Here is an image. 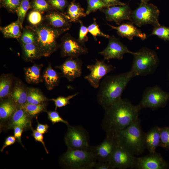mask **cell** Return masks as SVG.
Returning a JSON list of instances; mask_svg holds the SVG:
<instances>
[{
  "mask_svg": "<svg viewBox=\"0 0 169 169\" xmlns=\"http://www.w3.org/2000/svg\"><path fill=\"white\" fill-rule=\"evenodd\" d=\"M160 142V127L155 126L146 133L145 134L144 144L145 148L150 153L156 152L157 147L159 146Z\"/></svg>",
  "mask_w": 169,
  "mask_h": 169,
  "instance_id": "ffe728a7",
  "label": "cell"
},
{
  "mask_svg": "<svg viewBox=\"0 0 169 169\" xmlns=\"http://www.w3.org/2000/svg\"><path fill=\"white\" fill-rule=\"evenodd\" d=\"M11 96L15 103L22 105L27 102V91L21 84H18L15 86Z\"/></svg>",
  "mask_w": 169,
  "mask_h": 169,
  "instance_id": "484cf974",
  "label": "cell"
},
{
  "mask_svg": "<svg viewBox=\"0 0 169 169\" xmlns=\"http://www.w3.org/2000/svg\"><path fill=\"white\" fill-rule=\"evenodd\" d=\"M15 110V105L9 101L4 102L0 106V118L5 120L10 116Z\"/></svg>",
  "mask_w": 169,
  "mask_h": 169,
  "instance_id": "1f68e13d",
  "label": "cell"
},
{
  "mask_svg": "<svg viewBox=\"0 0 169 169\" xmlns=\"http://www.w3.org/2000/svg\"><path fill=\"white\" fill-rule=\"evenodd\" d=\"M160 13L157 7L153 4L141 2L136 9L132 10L130 22L139 27L148 24L154 27L159 26Z\"/></svg>",
  "mask_w": 169,
  "mask_h": 169,
  "instance_id": "52a82bcc",
  "label": "cell"
},
{
  "mask_svg": "<svg viewBox=\"0 0 169 169\" xmlns=\"http://www.w3.org/2000/svg\"><path fill=\"white\" fill-rule=\"evenodd\" d=\"M141 2L148 3L150 0H140Z\"/></svg>",
  "mask_w": 169,
  "mask_h": 169,
  "instance_id": "816d5d0a",
  "label": "cell"
},
{
  "mask_svg": "<svg viewBox=\"0 0 169 169\" xmlns=\"http://www.w3.org/2000/svg\"><path fill=\"white\" fill-rule=\"evenodd\" d=\"M22 108L28 115L34 116L44 110L45 105L43 104H33L26 102L21 106Z\"/></svg>",
  "mask_w": 169,
  "mask_h": 169,
  "instance_id": "d6a6232c",
  "label": "cell"
},
{
  "mask_svg": "<svg viewBox=\"0 0 169 169\" xmlns=\"http://www.w3.org/2000/svg\"><path fill=\"white\" fill-rule=\"evenodd\" d=\"M76 0H73L69 3L64 13L70 22H79L81 18L87 15L84 8L79 3H76Z\"/></svg>",
  "mask_w": 169,
  "mask_h": 169,
  "instance_id": "44dd1931",
  "label": "cell"
},
{
  "mask_svg": "<svg viewBox=\"0 0 169 169\" xmlns=\"http://www.w3.org/2000/svg\"><path fill=\"white\" fill-rule=\"evenodd\" d=\"M83 62L78 58L68 57L61 65L57 66L63 76L72 82L81 76L82 74Z\"/></svg>",
  "mask_w": 169,
  "mask_h": 169,
  "instance_id": "e0dca14e",
  "label": "cell"
},
{
  "mask_svg": "<svg viewBox=\"0 0 169 169\" xmlns=\"http://www.w3.org/2000/svg\"><path fill=\"white\" fill-rule=\"evenodd\" d=\"M30 8L44 13L55 10L46 0H32L30 2Z\"/></svg>",
  "mask_w": 169,
  "mask_h": 169,
  "instance_id": "4dcf8cb0",
  "label": "cell"
},
{
  "mask_svg": "<svg viewBox=\"0 0 169 169\" xmlns=\"http://www.w3.org/2000/svg\"><path fill=\"white\" fill-rule=\"evenodd\" d=\"M44 18L45 23L49 26L64 33L69 30L71 26L65 13L56 10L48 12Z\"/></svg>",
  "mask_w": 169,
  "mask_h": 169,
  "instance_id": "ac0fdd59",
  "label": "cell"
},
{
  "mask_svg": "<svg viewBox=\"0 0 169 169\" xmlns=\"http://www.w3.org/2000/svg\"><path fill=\"white\" fill-rule=\"evenodd\" d=\"M130 71L134 77L152 73L157 67L159 60L156 52L146 48H143L134 55Z\"/></svg>",
  "mask_w": 169,
  "mask_h": 169,
  "instance_id": "5b68a950",
  "label": "cell"
},
{
  "mask_svg": "<svg viewBox=\"0 0 169 169\" xmlns=\"http://www.w3.org/2000/svg\"><path fill=\"white\" fill-rule=\"evenodd\" d=\"M94 64L87 66L90 73L85 76L84 79L95 89H98L101 79L115 68L111 64L105 63V60H99L96 59Z\"/></svg>",
  "mask_w": 169,
  "mask_h": 169,
  "instance_id": "8fae6325",
  "label": "cell"
},
{
  "mask_svg": "<svg viewBox=\"0 0 169 169\" xmlns=\"http://www.w3.org/2000/svg\"><path fill=\"white\" fill-rule=\"evenodd\" d=\"M94 168L95 169H112L109 162L97 161Z\"/></svg>",
  "mask_w": 169,
  "mask_h": 169,
  "instance_id": "bcb514c9",
  "label": "cell"
},
{
  "mask_svg": "<svg viewBox=\"0 0 169 169\" xmlns=\"http://www.w3.org/2000/svg\"><path fill=\"white\" fill-rule=\"evenodd\" d=\"M65 142L68 150H88L89 138L87 131L80 126H70L65 136Z\"/></svg>",
  "mask_w": 169,
  "mask_h": 169,
  "instance_id": "ba28073f",
  "label": "cell"
},
{
  "mask_svg": "<svg viewBox=\"0 0 169 169\" xmlns=\"http://www.w3.org/2000/svg\"><path fill=\"white\" fill-rule=\"evenodd\" d=\"M78 22L80 24V27L78 39L81 43L84 44V43L88 40L87 35L88 32V28L84 25L81 20H79Z\"/></svg>",
  "mask_w": 169,
  "mask_h": 169,
  "instance_id": "7bdbcfd3",
  "label": "cell"
},
{
  "mask_svg": "<svg viewBox=\"0 0 169 169\" xmlns=\"http://www.w3.org/2000/svg\"><path fill=\"white\" fill-rule=\"evenodd\" d=\"M29 123L27 114L21 108L16 110L13 114L10 125L13 127L18 126L24 129L27 127Z\"/></svg>",
  "mask_w": 169,
  "mask_h": 169,
  "instance_id": "cb8c5ba5",
  "label": "cell"
},
{
  "mask_svg": "<svg viewBox=\"0 0 169 169\" xmlns=\"http://www.w3.org/2000/svg\"><path fill=\"white\" fill-rule=\"evenodd\" d=\"M49 128V126L47 124H42L38 123L36 130L42 134L46 133Z\"/></svg>",
  "mask_w": 169,
  "mask_h": 169,
  "instance_id": "f907efd6",
  "label": "cell"
},
{
  "mask_svg": "<svg viewBox=\"0 0 169 169\" xmlns=\"http://www.w3.org/2000/svg\"><path fill=\"white\" fill-rule=\"evenodd\" d=\"M13 128L14 136L19 142L21 143V136L23 128L18 126H15Z\"/></svg>",
  "mask_w": 169,
  "mask_h": 169,
  "instance_id": "c3c4849f",
  "label": "cell"
},
{
  "mask_svg": "<svg viewBox=\"0 0 169 169\" xmlns=\"http://www.w3.org/2000/svg\"><path fill=\"white\" fill-rule=\"evenodd\" d=\"M87 7L85 11L87 15L98 10L108 7L101 0H86Z\"/></svg>",
  "mask_w": 169,
  "mask_h": 169,
  "instance_id": "e575fe53",
  "label": "cell"
},
{
  "mask_svg": "<svg viewBox=\"0 0 169 169\" xmlns=\"http://www.w3.org/2000/svg\"><path fill=\"white\" fill-rule=\"evenodd\" d=\"M141 109L121 98L105 110L102 126L106 135L116 136L118 133L139 119Z\"/></svg>",
  "mask_w": 169,
  "mask_h": 169,
  "instance_id": "6da1fadb",
  "label": "cell"
},
{
  "mask_svg": "<svg viewBox=\"0 0 169 169\" xmlns=\"http://www.w3.org/2000/svg\"><path fill=\"white\" fill-rule=\"evenodd\" d=\"M139 119L116 135L118 144L133 155H139L145 147L144 136Z\"/></svg>",
  "mask_w": 169,
  "mask_h": 169,
  "instance_id": "3957f363",
  "label": "cell"
},
{
  "mask_svg": "<svg viewBox=\"0 0 169 169\" xmlns=\"http://www.w3.org/2000/svg\"><path fill=\"white\" fill-rule=\"evenodd\" d=\"M160 142L159 146L169 149V127H160Z\"/></svg>",
  "mask_w": 169,
  "mask_h": 169,
  "instance_id": "ab89813d",
  "label": "cell"
},
{
  "mask_svg": "<svg viewBox=\"0 0 169 169\" xmlns=\"http://www.w3.org/2000/svg\"><path fill=\"white\" fill-rule=\"evenodd\" d=\"M44 80L48 89L51 90L57 86L59 82L60 76L49 64L43 75Z\"/></svg>",
  "mask_w": 169,
  "mask_h": 169,
  "instance_id": "d4e9b609",
  "label": "cell"
},
{
  "mask_svg": "<svg viewBox=\"0 0 169 169\" xmlns=\"http://www.w3.org/2000/svg\"><path fill=\"white\" fill-rule=\"evenodd\" d=\"M21 27L18 21H16L5 27H1L0 31L4 37L19 40L22 33Z\"/></svg>",
  "mask_w": 169,
  "mask_h": 169,
  "instance_id": "603a6c76",
  "label": "cell"
},
{
  "mask_svg": "<svg viewBox=\"0 0 169 169\" xmlns=\"http://www.w3.org/2000/svg\"><path fill=\"white\" fill-rule=\"evenodd\" d=\"M30 8L29 0H22L18 8L16 13L18 16V20L23 28V24L26 14L28 10Z\"/></svg>",
  "mask_w": 169,
  "mask_h": 169,
  "instance_id": "836d02e7",
  "label": "cell"
},
{
  "mask_svg": "<svg viewBox=\"0 0 169 169\" xmlns=\"http://www.w3.org/2000/svg\"><path fill=\"white\" fill-rule=\"evenodd\" d=\"M61 162L71 169H90L94 168L97 161L90 148L88 150H68L60 159Z\"/></svg>",
  "mask_w": 169,
  "mask_h": 169,
  "instance_id": "8992f818",
  "label": "cell"
},
{
  "mask_svg": "<svg viewBox=\"0 0 169 169\" xmlns=\"http://www.w3.org/2000/svg\"><path fill=\"white\" fill-rule=\"evenodd\" d=\"M100 11L105 14L107 21L114 22L118 25L124 20L130 21L132 10L129 4L110 6L103 8Z\"/></svg>",
  "mask_w": 169,
  "mask_h": 169,
  "instance_id": "9a60e30c",
  "label": "cell"
},
{
  "mask_svg": "<svg viewBox=\"0 0 169 169\" xmlns=\"http://www.w3.org/2000/svg\"><path fill=\"white\" fill-rule=\"evenodd\" d=\"M59 47L61 55L63 57L78 58L80 55L89 52L84 44L68 33L64 35L61 38Z\"/></svg>",
  "mask_w": 169,
  "mask_h": 169,
  "instance_id": "30bf717a",
  "label": "cell"
},
{
  "mask_svg": "<svg viewBox=\"0 0 169 169\" xmlns=\"http://www.w3.org/2000/svg\"><path fill=\"white\" fill-rule=\"evenodd\" d=\"M136 159L134 155L119 144L111 155L109 162L112 169H132L135 168Z\"/></svg>",
  "mask_w": 169,
  "mask_h": 169,
  "instance_id": "7c38bea8",
  "label": "cell"
},
{
  "mask_svg": "<svg viewBox=\"0 0 169 169\" xmlns=\"http://www.w3.org/2000/svg\"><path fill=\"white\" fill-rule=\"evenodd\" d=\"M47 113L49 119L53 124H55L59 122H62L68 125H69L68 122L61 117L58 112L51 111L48 112Z\"/></svg>",
  "mask_w": 169,
  "mask_h": 169,
  "instance_id": "ee69618b",
  "label": "cell"
},
{
  "mask_svg": "<svg viewBox=\"0 0 169 169\" xmlns=\"http://www.w3.org/2000/svg\"><path fill=\"white\" fill-rule=\"evenodd\" d=\"M78 94L79 92H77L67 97L59 96L55 99H51L50 100L54 102L56 110L58 107H62L69 104L70 100Z\"/></svg>",
  "mask_w": 169,
  "mask_h": 169,
  "instance_id": "60d3db41",
  "label": "cell"
},
{
  "mask_svg": "<svg viewBox=\"0 0 169 169\" xmlns=\"http://www.w3.org/2000/svg\"><path fill=\"white\" fill-rule=\"evenodd\" d=\"M21 44H36L35 33L32 27L26 26L19 39Z\"/></svg>",
  "mask_w": 169,
  "mask_h": 169,
  "instance_id": "83f0119b",
  "label": "cell"
},
{
  "mask_svg": "<svg viewBox=\"0 0 169 169\" xmlns=\"http://www.w3.org/2000/svg\"><path fill=\"white\" fill-rule=\"evenodd\" d=\"M23 56L24 60L31 61L39 59L43 56L42 53L36 44H21Z\"/></svg>",
  "mask_w": 169,
  "mask_h": 169,
  "instance_id": "7402d4cb",
  "label": "cell"
},
{
  "mask_svg": "<svg viewBox=\"0 0 169 169\" xmlns=\"http://www.w3.org/2000/svg\"><path fill=\"white\" fill-rule=\"evenodd\" d=\"M22 0H0L1 7L12 13H16Z\"/></svg>",
  "mask_w": 169,
  "mask_h": 169,
  "instance_id": "74e56055",
  "label": "cell"
},
{
  "mask_svg": "<svg viewBox=\"0 0 169 169\" xmlns=\"http://www.w3.org/2000/svg\"><path fill=\"white\" fill-rule=\"evenodd\" d=\"M109 43L106 47L99 54L103 56L104 60H109L111 59H122L124 55L126 53L134 55L136 52L130 51L119 38L112 35L109 38Z\"/></svg>",
  "mask_w": 169,
  "mask_h": 169,
  "instance_id": "4fadbf2b",
  "label": "cell"
},
{
  "mask_svg": "<svg viewBox=\"0 0 169 169\" xmlns=\"http://www.w3.org/2000/svg\"><path fill=\"white\" fill-rule=\"evenodd\" d=\"M33 28L35 34L36 44L43 56H49L58 49L59 45L57 40L63 32L55 29L44 23Z\"/></svg>",
  "mask_w": 169,
  "mask_h": 169,
  "instance_id": "277c9868",
  "label": "cell"
},
{
  "mask_svg": "<svg viewBox=\"0 0 169 169\" xmlns=\"http://www.w3.org/2000/svg\"><path fill=\"white\" fill-rule=\"evenodd\" d=\"M40 67L34 65L25 70L26 80L28 83L36 84L40 80Z\"/></svg>",
  "mask_w": 169,
  "mask_h": 169,
  "instance_id": "4316f807",
  "label": "cell"
},
{
  "mask_svg": "<svg viewBox=\"0 0 169 169\" xmlns=\"http://www.w3.org/2000/svg\"><path fill=\"white\" fill-rule=\"evenodd\" d=\"M108 7L114 6H124L126 4L121 2L120 0H101Z\"/></svg>",
  "mask_w": 169,
  "mask_h": 169,
  "instance_id": "7dc6e473",
  "label": "cell"
},
{
  "mask_svg": "<svg viewBox=\"0 0 169 169\" xmlns=\"http://www.w3.org/2000/svg\"><path fill=\"white\" fill-rule=\"evenodd\" d=\"M169 99L168 93L155 86L145 90L138 105L141 110L149 108L154 110L165 105Z\"/></svg>",
  "mask_w": 169,
  "mask_h": 169,
  "instance_id": "9c48e42d",
  "label": "cell"
},
{
  "mask_svg": "<svg viewBox=\"0 0 169 169\" xmlns=\"http://www.w3.org/2000/svg\"><path fill=\"white\" fill-rule=\"evenodd\" d=\"M151 35H155L164 41H169V27L164 26L154 27Z\"/></svg>",
  "mask_w": 169,
  "mask_h": 169,
  "instance_id": "f35d334b",
  "label": "cell"
},
{
  "mask_svg": "<svg viewBox=\"0 0 169 169\" xmlns=\"http://www.w3.org/2000/svg\"><path fill=\"white\" fill-rule=\"evenodd\" d=\"M168 167L167 163L156 152L136 159L135 168L137 169H166Z\"/></svg>",
  "mask_w": 169,
  "mask_h": 169,
  "instance_id": "2e32d148",
  "label": "cell"
},
{
  "mask_svg": "<svg viewBox=\"0 0 169 169\" xmlns=\"http://www.w3.org/2000/svg\"><path fill=\"white\" fill-rule=\"evenodd\" d=\"M11 80L10 77L5 76L2 77L0 80V97L4 98L9 93L11 85Z\"/></svg>",
  "mask_w": 169,
  "mask_h": 169,
  "instance_id": "d590c367",
  "label": "cell"
},
{
  "mask_svg": "<svg viewBox=\"0 0 169 169\" xmlns=\"http://www.w3.org/2000/svg\"><path fill=\"white\" fill-rule=\"evenodd\" d=\"M44 13L34 10L30 11L28 15V20L31 26L36 27L43 23L44 20L43 15Z\"/></svg>",
  "mask_w": 169,
  "mask_h": 169,
  "instance_id": "f546056e",
  "label": "cell"
},
{
  "mask_svg": "<svg viewBox=\"0 0 169 169\" xmlns=\"http://www.w3.org/2000/svg\"><path fill=\"white\" fill-rule=\"evenodd\" d=\"M15 139L13 136H10L8 137L5 140L4 144L1 149V151L2 152L6 147L14 144L15 141Z\"/></svg>",
  "mask_w": 169,
  "mask_h": 169,
  "instance_id": "681fc988",
  "label": "cell"
},
{
  "mask_svg": "<svg viewBox=\"0 0 169 169\" xmlns=\"http://www.w3.org/2000/svg\"><path fill=\"white\" fill-rule=\"evenodd\" d=\"M118 145L116 136L106 135L102 143L90 148L94 153L97 161L109 162L111 155Z\"/></svg>",
  "mask_w": 169,
  "mask_h": 169,
  "instance_id": "5bb4252c",
  "label": "cell"
},
{
  "mask_svg": "<svg viewBox=\"0 0 169 169\" xmlns=\"http://www.w3.org/2000/svg\"><path fill=\"white\" fill-rule=\"evenodd\" d=\"M27 91V102L33 104H39L46 100V98L37 89L29 88Z\"/></svg>",
  "mask_w": 169,
  "mask_h": 169,
  "instance_id": "f1b7e54d",
  "label": "cell"
},
{
  "mask_svg": "<svg viewBox=\"0 0 169 169\" xmlns=\"http://www.w3.org/2000/svg\"><path fill=\"white\" fill-rule=\"evenodd\" d=\"M46 0L55 10L63 13L69 4L68 0Z\"/></svg>",
  "mask_w": 169,
  "mask_h": 169,
  "instance_id": "b9f144b4",
  "label": "cell"
},
{
  "mask_svg": "<svg viewBox=\"0 0 169 169\" xmlns=\"http://www.w3.org/2000/svg\"><path fill=\"white\" fill-rule=\"evenodd\" d=\"M33 135L36 141L41 142L43 145L45 150L47 153H49L43 141V134H42L34 130H33Z\"/></svg>",
  "mask_w": 169,
  "mask_h": 169,
  "instance_id": "f6af8a7d",
  "label": "cell"
},
{
  "mask_svg": "<svg viewBox=\"0 0 169 169\" xmlns=\"http://www.w3.org/2000/svg\"><path fill=\"white\" fill-rule=\"evenodd\" d=\"M93 23L87 27L88 32L93 36L94 39L97 41V36L109 38L110 36L103 33L99 28V25L96 22V19L94 18Z\"/></svg>",
  "mask_w": 169,
  "mask_h": 169,
  "instance_id": "8d00e7d4",
  "label": "cell"
},
{
  "mask_svg": "<svg viewBox=\"0 0 169 169\" xmlns=\"http://www.w3.org/2000/svg\"><path fill=\"white\" fill-rule=\"evenodd\" d=\"M134 77L130 71L104 77L98 88L96 97L97 102L105 111L121 98L125 88Z\"/></svg>",
  "mask_w": 169,
  "mask_h": 169,
  "instance_id": "7a4b0ae2",
  "label": "cell"
},
{
  "mask_svg": "<svg viewBox=\"0 0 169 169\" xmlns=\"http://www.w3.org/2000/svg\"><path fill=\"white\" fill-rule=\"evenodd\" d=\"M111 29L116 30L117 34L122 38H125L130 40H132L136 37L142 40L146 38V34L135 26L131 22L121 23L118 26H115L107 23Z\"/></svg>",
  "mask_w": 169,
  "mask_h": 169,
  "instance_id": "d6986e66",
  "label": "cell"
}]
</instances>
